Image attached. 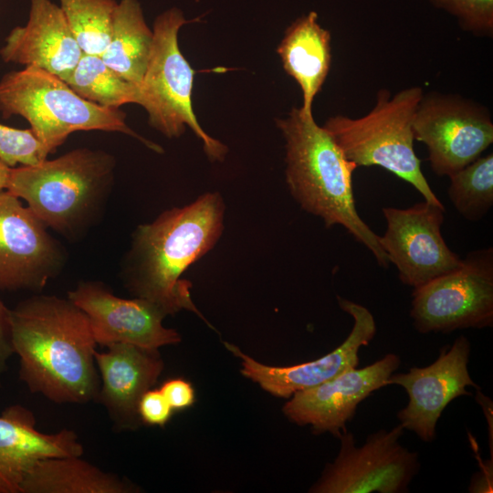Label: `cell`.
I'll list each match as a JSON object with an SVG mask.
<instances>
[{"label": "cell", "mask_w": 493, "mask_h": 493, "mask_svg": "<svg viewBox=\"0 0 493 493\" xmlns=\"http://www.w3.org/2000/svg\"><path fill=\"white\" fill-rule=\"evenodd\" d=\"M11 339L19 379L56 404L97 399V342L86 313L68 298L34 295L11 309Z\"/></svg>", "instance_id": "6da1fadb"}, {"label": "cell", "mask_w": 493, "mask_h": 493, "mask_svg": "<svg viewBox=\"0 0 493 493\" xmlns=\"http://www.w3.org/2000/svg\"><path fill=\"white\" fill-rule=\"evenodd\" d=\"M224 214L220 194L208 193L139 226L121 262L125 288L135 297L159 305L168 315L185 309L203 318L192 301L191 283L181 276L218 241Z\"/></svg>", "instance_id": "7a4b0ae2"}, {"label": "cell", "mask_w": 493, "mask_h": 493, "mask_svg": "<svg viewBox=\"0 0 493 493\" xmlns=\"http://www.w3.org/2000/svg\"><path fill=\"white\" fill-rule=\"evenodd\" d=\"M277 124L286 140V180L294 199L304 211L320 217L326 227H344L372 252L379 266L388 267L379 236L356 209L352 187L356 164L345 157L313 115L293 108Z\"/></svg>", "instance_id": "3957f363"}, {"label": "cell", "mask_w": 493, "mask_h": 493, "mask_svg": "<svg viewBox=\"0 0 493 493\" xmlns=\"http://www.w3.org/2000/svg\"><path fill=\"white\" fill-rule=\"evenodd\" d=\"M114 168L113 156L103 151L75 149L37 165L11 168L5 190L25 200L47 227L77 240L100 216Z\"/></svg>", "instance_id": "277c9868"}, {"label": "cell", "mask_w": 493, "mask_h": 493, "mask_svg": "<svg viewBox=\"0 0 493 493\" xmlns=\"http://www.w3.org/2000/svg\"><path fill=\"white\" fill-rule=\"evenodd\" d=\"M423 95L417 86L393 96L381 89L366 115L330 117L323 128L357 167L380 166L410 184L425 201L444 206L428 184L414 148L413 121Z\"/></svg>", "instance_id": "5b68a950"}, {"label": "cell", "mask_w": 493, "mask_h": 493, "mask_svg": "<svg viewBox=\"0 0 493 493\" xmlns=\"http://www.w3.org/2000/svg\"><path fill=\"white\" fill-rule=\"evenodd\" d=\"M0 111L19 115L50 153L77 131H119L154 152L163 149L133 131L118 108L102 107L79 96L63 79L36 67L12 71L0 80Z\"/></svg>", "instance_id": "8992f818"}, {"label": "cell", "mask_w": 493, "mask_h": 493, "mask_svg": "<svg viewBox=\"0 0 493 493\" xmlns=\"http://www.w3.org/2000/svg\"><path fill=\"white\" fill-rule=\"evenodd\" d=\"M181 10L162 13L153 25V39L146 71L141 84L142 106L150 124L168 138L181 136L185 126L203 142L208 158L222 160L226 147L208 135L199 125L192 109L194 71L178 45L180 28L189 23Z\"/></svg>", "instance_id": "52a82bcc"}, {"label": "cell", "mask_w": 493, "mask_h": 493, "mask_svg": "<svg viewBox=\"0 0 493 493\" xmlns=\"http://www.w3.org/2000/svg\"><path fill=\"white\" fill-rule=\"evenodd\" d=\"M410 316L421 333L493 326V248L468 253L461 265L413 291Z\"/></svg>", "instance_id": "ba28073f"}, {"label": "cell", "mask_w": 493, "mask_h": 493, "mask_svg": "<svg viewBox=\"0 0 493 493\" xmlns=\"http://www.w3.org/2000/svg\"><path fill=\"white\" fill-rule=\"evenodd\" d=\"M414 140L425 144L430 168L449 176L473 163L493 142V121L484 105L458 94H424L413 121Z\"/></svg>", "instance_id": "9c48e42d"}, {"label": "cell", "mask_w": 493, "mask_h": 493, "mask_svg": "<svg viewBox=\"0 0 493 493\" xmlns=\"http://www.w3.org/2000/svg\"><path fill=\"white\" fill-rule=\"evenodd\" d=\"M399 424L381 429L356 446L351 432L338 437V456L329 463L320 478L310 488L314 493H404L420 469L419 455L403 446Z\"/></svg>", "instance_id": "30bf717a"}, {"label": "cell", "mask_w": 493, "mask_h": 493, "mask_svg": "<svg viewBox=\"0 0 493 493\" xmlns=\"http://www.w3.org/2000/svg\"><path fill=\"white\" fill-rule=\"evenodd\" d=\"M386 230L379 243L400 281L414 288L457 268L462 258L446 245L445 206L424 201L401 209L383 207Z\"/></svg>", "instance_id": "8fae6325"}, {"label": "cell", "mask_w": 493, "mask_h": 493, "mask_svg": "<svg viewBox=\"0 0 493 493\" xmlns=\"http://www.w3.org/2000/svg\"><path fill=\"white\" fill-rule=\"evenodd\" d=\"M20 198L0 192V290L41 291L63 270L67 253Z\"/></svg>", "instance_id": "7c38bea8"}, {"label": "cell", "mask_w": 493, "mask_h": 493, "mask_svg": "<svg viewBox=\"0 0 493 493\" xmlns=\"http://www.w3.org/2000/svg\"><path fill=\"white\" fill-rule=\"evenodd\" d=\"M471 345L467 337L456 338L441 350L438 358L425 367H412L406 372L393 373L387 385L402 386L407 393V405L397 414L400 425L425 442L435 438L437 421L454 399L472 395L467 388L479 389L468 371Z\"/></svg>", "instance_id": "4fadbf2b"}, {"label": "cell", "mask_w": 493, "mask_h": 493, "mask_svg": "<svg viewBox=\"0 0 493 493\" xmlns=\"http://www.w3.org/2000/svg\"><path fill=\"white\" fill-rule=\"evenodd\" d=\"M68 298L86 313L100 346L121 342L159 349L181 341L176 330L163 325L168 313L162 307L142 298H120L102 282L81 281Z\"/></svg>", "instance_id": "5bb4252c"}, {"label": "cell", "mask_w": 493, "mask_h": 493, "mask_svg": "<svg viewBox=\"0 0 493 493\" xmlns=\"http://www.w3.org/2000/svg\"><path fill=\"white\" fill-rule=\"evenodd\" d=\"M401 359L388 353L375 362L348 370L315 387L299 391L285 404L283 413L299 425H310L315 434L339 437L355 415L357 406L372 393L387 385Z\"/></svg>", "instance_id": "9a60e30c"}, {"label": "cell", "mask_w": 493, "mask_h": 493, "mask_svg": "<svg viewBox=\"0 0 493 493\" xmlns=\"http://www.w3.org/2000/svg\"><path fill=\"white\" fill-rule=\"evenodd\" d=\"M337 299L340 308L352 317L353 326L340 346L317 360L290 366H269L246 355L232 343L225 345L241 359L242 374L275 396L288 398L315 387L356 368L361 347L368 345L376 333L374 318L366 307L340 296Z\"/></svg>", "instance_id": "2e32d148"}, {"label": "cell", "mask_w": 493, "mask_h": 493, "mask_svg": "<svg viewBox=\"0 0 493 493\" xmlns=\"http://www.w3.org/2000/svg\"><path fill=\"white\" fill-rule=\"evenodd\" d=\"M107 348L94 354L100 378L96 402L104 406L114 427L133 430L141 423L140 398L156 383L163 362L158 349L121 342Z\"/></svg>", "instance_id": "e0dca14e"}, {"label": "cell", "mask_w": 493, "mask_h": 493, "mask_svg": "<svg viewBox=\"0 0 493 493\" xmlns=\"http://www.w3.org/2000/svg\"><path fill=\"white\" fill-rule=\"evenodd\" d=\"M82 55L60 6L51 0H30L27 23L12 29L0 49L5 63L39 68L64 81Z\"/></svg>", "instance_id": "ac0fdd59"}, {"label": "cell", "mask_w": 493, "mask_h": 493, "mask_svg": "<svg viewBox=\"0 0 493 493\" xmlns=\"http://www.w3.org/2000/svg\"><path fill=\"white\" fill-rule=\"evenodd\" d=\"M32 411L14 404L0 414V493H21L24 479L41 459L82 456L84 447L70 429L47 434L36 427Z\"/></svg>", "instance_id": "d6986e66"}, {"label": "cell", "mask_w": 493, "mask_h": 493, "mask_svg": "<svg viewBox=\"0 0 493 493\" xmlns=\"http://www.w3.org/2000/svg\"><path fill=\"white\" fill-rule=\"evenodd\" d=\"M330 31L318 23V14L310 11L287 28L278 47L284 69L301 89L299 110L305 115H312L314 98L330 71Z\"/></svg>", "instance_id": "ffe728a7"}, {"label": "cell", "mask_w": 493, "mask_h": 493, "mask_svg": "<svg viewBox=\"0 0 493 493\" xmlns=\"http://www.w3.org/2000/svg\"><path fill=\"white\" fill-rule=\"evenodd\" d=\"M136 488L116 474L106 472L81 456H54L39 460L26 475L21 493H129Z\"/></svg>", "instance_id": "44dd1931"}, {"label": "cell", "mask_w": 493, "mask_h": 493, "mask_svg": "<svg viewBox=\"0 0 493 493\" xmlns=\"http://www.w3.org/2000/svg\"><path fill=\"white\" fill-rule=\"evenodd\" d=\"M153 33L138 0H120L114 10L109 43L100 58L124 79L141 86Z\"/></svg>", "instance_id": "7402d4cb"}, {"label": "cell", "mask_w": 493, "mask_h": 493, "mask_svg": "<svg viewBox=\"0 0 493 493\" xmlns=\"http://www.w3.org/2000/svg\"><path fill=\"white\" fill-rule=\"evenodd\" d=\"M65 82L84 100L102 107L119 108L126 103L142 104L141 86L110 68L100 56L83 53Z\"/></svg>", "instance_id": "603a6c76"}, {"label": "cell", "mask_w": 493, "mask_h": 493, "mask_svg": "<svg viewBox=\"0 0 493 493\" xmlns=\"http://www.w3.org/2000/svg\"><path fill=\"white\" fill-rule=\"evenodd\" d=\"M448 197L468 221H479L493 205V153L480 156L448 176Z\"/></svg>", "instance_id": "cb8c5ba5"}, {"label": "cell", "mask_w": 493, "mask_h": 493, "mask_svg": "<svg viewBox=\"0 0 493 493\" xmlns=\"http://www.w3.org/2000/svg\"><path fill=\"white\" fill-rule=\"evenodd\" d=\"M60 8L84 54L101 56L109 43L115 0H59Z\"/></svg>", "instance_id": "d4e9b609"}, {"label": "cell", "mask_w": 493, "mask_h": 493, "mask_svg": "<svg viewBox=\"0 0 493 493\" xmlns=\"http://www.w3.org/2000/svg\"><path fill=\"white\" fill-rule=\"evenodd\" d=\"M49 154L30 128L20 130L0 123V160L8 167L37 165Z\"/></svg>", "instance_id": "484cf974"}, {"label": "cell", "mask_w": 493, "mask_h": 493, "mask_svg": "<svg viewBox=\"0 0 493 493\" xmlns=\"http://www.w3.org/2000/svg\"><path fill=\"white\" fill-rule=\"evenodd\" d=\"M455 17L459 27L474 36L492 37L493 0H427Z\"/></svg>", "instance_id": "4316f807"}, {"label": "cell", "mask_w": 493, "mask_h": 493, "mask_svg": "<svg viewBox=\"0 0 493 493\" xmlns=\"http://www.w3.org/2000/svg\"><path fill=\"white\" fill-rule=\"evenodd\" d=\"M173 411L160 389L147 390L138 403L140 420L149 425H165L172 417Z\"/></svg>", "instance_id": "83f0119b"}, {"label": "cell", "mask_w": 493, "mask_h": 493, "mask_svg": "<svg viewBox=\"0 0 493 493\" xmlns=\"http://www.w3.org/2000/svg\"><path fill=\"white\" fill-rule=\"evenodd\" d=\"M160 391L170 404L173 410L190 407L194 402V391L191 383L181 378L165 381Z\"/></svg>", "instance_id": "f1b7e54d"}, {"label": "cell", "mask_w": 493, "mask_h": 493, "mask_svg": "<svg viewBox=\"0 0 493 493\" xmlns=\"http://www.w3.org/2000/svg\"><path fill=\"white\" fill-rule=\"evenodd\" d=\"M14 354L11 339V309L0 298V379L6 370L8 359Z\"/></svg>", "instance_id": "f546056e"}, {"label": "cell", "mask_w": 493, "mask_h": 493, "mask_svg": "<svg viewBox=\"0 0 493 493\" xmlns=\"http://www.w3.org/2000/svg\"><path fill=\"white\" fill-rule=\"evenodd\" d=\"M492 459L481 464L480 470L474 474L470 486L469 492H492Z\"/></svg>", "instance_id": "4dcf8cb0"}, {"label": "cell", "mask_w": 493, "mask_h": 493, "mask_svg": "<svg viewBox=\"0 0 493 493\" xmlns=\"http://www.w3.org/2000/svg\"><path fill=\"white\" fill-rule=\"evenodd\" d=\"M11 168L0 160V192L5 190Z\"/></svg>", "instance_id": "1f68e13d"}]
</instances>
